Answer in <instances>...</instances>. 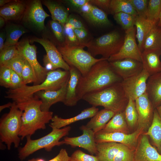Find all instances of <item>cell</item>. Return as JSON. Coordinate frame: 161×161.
I'll return each instance as SVG.
<instances>
[{
	"label": "cell",
	"mask_w": 161,
	"mask_h": 161,
	"mask_svg": "<svg viewBox=\"0 0 161 161\" xmlns=\"http://www.w3.org/2000/svg\"><path fill=\"white\" fill-rule=\"evenodd\" d=\"M123 44L120 51L108 60L111 62L125 58H131L142 62V52L136 41L134 27L126 30Z\"/></svg>",
	"instance_id": "8fae6325"
},
{
	"label": "cell",
	"mask_w": 161,
	"mask_h": 161,
	"mask_svg": "<svg viewBox=\"0 0 161 161\" xmlns=\"http://www.w3.org/2000/svg\"><path fill=\"white\" fill-rule=\"evenodd\" d=\"M114 18L125 31L134 27L136 16L124 13H119L114 15Z\"/></svg>",
	"instance_id": "8d00e7d4"
},
{
	"label": "cell",
	"mask_w": 161,
	"mask_h": 161,
	"mask_svg": "<svg viewBox=\"0 0 161 161\" xmlns=\"http://www.w3.org/2000/svg\"><path fill=\"white\" fill-rule=\"evenodd\" d=\"M123 113L128 126L131 128L134 127L137 124L138 119L134 100L129 98L128 103Z\"/></svg>",
	"instance_id": "e575fe53"
},
{
	"label": "cell",
	"mask_w": 161,
	"mask_h": 161,
	"mask_svg": "<svg viewBox=\"0 0 161 161\" xmlns=\"http://www.w3.org/2000/svg\"><path fill=\"white\" fill-rule=\"evenodd\" d=\"M13 1L10 0H0V6L2 7L5 4Z\"/></svg>",
	"instance_id": "9f6ffc18"
},
{
	"label": "cell",
	"mask_w": 161,
	"mask_h": 161,
	"mask_svg": "<svg viewBox=\"0 0 161 161\" xmlns=\"http://www.w3.org/2000/svg\"><path fill=\"white\" fill-rule=\"evenodd\" d=\"M52 30L57 40L64 44L65 39L64 26L58 21L52 20L50 22Z\"/></svg>",
	"instance_id": "60d3db41"
},
{
	"label": "cell",
	"mask_w": 161,
	"mask_h": 161,
	"mask_svg": "<svg viewBox=\"0 0 161 161\" xmlns=\"http://www.w3.org/2000/svg\"><path fill=\"white\" fill-rule=\"evenodd\" d=\"M25 60L24 57L20 53L18 56L4 66L10 68L21 78V73Z\"/></svg>",
	"instance_id": "f35d334b"
},
{
	"label": "cell",
	"mask_w": 161,
	"mask_h": 161,
	"mask_svg": "<svg viewBox=\"0 0 161 161\" xmlns=\"http://www.w3.org/2000/svg\"><path fill=\"white\" fill-rule=\"evenodd\" d=\"M151 49L161 50V27L155 25L147 36L143 47V51Z\"/></svg>",
	"instance_id": "d6a6232c"
},
{
	"label": "cell",
	"mask_w": 161,
	"mask_h": 161,
	"mask_svg": "<svg viewBox=\"0 0 161 161\" xmlns=\"http://www.w3.org/2000/svg\"><path fill=\"white\" fill-rule=\"evenodd\" d=\"M64 28L65 39L64 44L70 47H81L73 29L66 27H64Z\"/></svg>",
	"instance_id": "7bdbcfd3"
},
{
	"label": "cell",
	"mask_w": 161,
	"mask_h": 161,
	"mask_svg": "<svg viewBox=\"0 0 161 161\" xmlns=\"http://www.w3.org/2000/svg\"><path fill=\"white\" fill-rule=\"evenodd\" d=\"M90 0H68L65 1L73 8L78 10L83 6L88 3Z\"/></svg>",
	"instance_id": "816d5d0a"
},
{
	"label": "cell",
	"mask_w": 161,
	"mask_h": 161,
	"mask_svg": "<svg viewBox=\"0 0 161 161\" xmlns=\"http://www.w3.org/2000/svg\"><path fill=\"white\" fill-rule=\"evenodd\" d=\"M92 5L89 2L83 6L78 10L80 14L83 16L90 12L91 10Z\"/></svg>",
	"instance_id": "f5cc1de1"
},
{
	"label": "cell",
	"mask_w": 161,
	"mask_h": 161,
	"mask_svg": "<svg viewBox=\"0 0 161 161\" xmlns=\"http://www.w3.org/2000/svg\"><path fill=\"white\" fill-rule=\"evenodd\" d=\"M67 83L60 89L55 91L44 90L38 91L34 95L41 102V109L43 111H49L53 105L58 102H63L66 95Z\"/></svg>",
	"instance_id": "ffe728a7"
},
{
	"label": "cell",
	"mask_w": 161,
	"mask_h": 161,
	"mask_svg": "<svg viewBox=\"0 0 161 161\" xmlns=\"http://www.w3.org/2000/svg\"><path fill=\"white\" fill-rule=\"evenodd\" d=\"M20 54L17 45L4 49L0 54V66H4Z\"/></svg>",
	"instance_id": "74e56055"
},
{
	"label": "cell",
	"mask_w": 161,
	"mask_h": 161,
	"mask_svg": "<svg viewBox=\"0 0 161 161\" xmlns=\"http://www.w3.org/2000/svg\"><path fill=\"white\" fill-rule=\"evenodd\" d=\"M110 0H90L89 2L92 5L98 6L110 13Z\"/></svg>",
	"instance_id": "681fc988"
},
{
	"label": "cell",
	"mask_w": 161,
	"mask_h": 161,
	"mask_svg": "<svg viewBox=\"0 0 161 161\" xmlns=\"http://www.w3.org/2000/svg\"><path fill=\"white\" fill-rule=\"evenodd\" d=\"M157 25L159 27H161V15H160L159 20Z\"/></svg>",
	"instance_id": "94428289"
},
{
	"label": "cell",
	"mask_w": 161,
	"mask_h": 161,
	"mask_svg": "<svg viewBox=\"0 0 161 161\" xmlns=\"http://www.w3.org/2000/svg\"><path fill=\"white\" fill-rule=\"evenodd\" d=\"M161 50L151 49L143 50L141 60L143 69L151 75L161 72V61L160 56Z\"/></svg>",
	"instance_id": "7402d4cb"
},
{
	"label": "cell",
	"mask_w": 161,
	"mask_h": 161,
	"mask_svg": "<svg viewBox=\"0 0 161 161\" xmlns=\"http://www.w3.org/2000/svg\"><path fill=\"white\" fill-rule=\"evenodd\" d=\"M127 123L123 112L116 113L106 124L103 128L98 132L103 133L128 132Z\"/></svg>",
	"instance_id": "83f0119b"
},
{
	"label": "cell",
	"mask_w": 161,
	"mask_h": 161,
	"mask_svg": "<svg viewBox=\"0 0 161 161\" xmlns=\"http://www.w3.org/2000/svg\"><path fill=\"white\" fill-rule=\"evenodd\" d=\"M13 105V103L9 102L1 106H0V112H1L4 109L7 108H10Z\"/></svg>",
	"instance_id": "11a10c76"
},
{
	"label": "cell",
	"mask_w": 161,
	"mask_h": 161,
	"mask_svg": "<svg viewBox=\"0 0 161 161\" xmlns=\"http://www.w3.org/2000/svg\"><path fill=\"white\" fill-rule=\"evenodd\" d=\"M109 62L114 71L123 80L140 74L143 69L142 62L131 58Z\"/></svg>",
	"instance_id": "2e32d148"
},
{
	"label": "cell",
	"mask_w": 161,
	"mask_h": 161,
	"mask_svg": "<svg viewBox=\"0 0 161 161\" xmlns=\"http://www.w3.org/2000/svg\"><path fill=\"white\" fill-rule=\"evenodd\" d=\"M70 159L66 150L62 148L55 157L48 161H70ZM43 161H45L44 160Z\"/></svg>",
	"instance_id": "f907efd6"
},
{
	"label": "cell",
	"mask_w": 161,
	"mask_h": 161,
	"mask_svg": "<svg viewBox=\"0 0 161 161\" xmlns=\"http://www.w3.org/2000/svg\"><path fill=\"white\" fill-rule=\"evenodd\" d=\"M124 39L118 31H114L91 40L86 47L94 57L101 55L107 60L117 53L122 46Z\"/></svg>",
	"instance_id": "ba28073f"
},
{
	"label": "cell",
	"mask_w": 161,
	"mask_h": 161,
	"mask_svg": "<svg viewBox=\"0 0 161 161\" xmlns=\"http://www.w3.org/2000/svg\"><path fill=\"white\" fill-rule=\"evenodd\" d=\"M24 16L28 22L40 30L45 28L44 21L50 16L43 9L41 1L38 0L31 2L27 7Z\"/></svg>",
	"instance_id": "d6986e66"
},
{
	"label": "cell",
	"mask_w": 161,
	"mask_h": 161,
	"mask_svg": "<svg viewBox=\"0 0 161 161\" xmlns=\"http://www.w3.org/2000/svg\"><path fill=\"white\" fill-rule=\"evenodd\" d=\"M135 101L138 116V127L144 130L152 123L155 109L146 93Z\"/></svg>",
	"instance_id": "e0dca14e"
},
{
	"label": "cell",
	"mask_w": 161,
	"mask_h": 161,
	"mask_svg": "<svg viewBox=\"0 0 161 161\" xmlns=\"http://www.w3.org/2000/svg\"><path fill=\"white\" fill-rule=\"evenodd\" d=\"M64 61L69 66L77 69L84 76L96 63L106 59L96 58L80 47H70L65 45L57 47Z\"/></svg>",
	"instance_id": "52a82bcc"
},
{
	"label": "cell",
	"mask_w": 161,
	"mask_h": 161,
	"mask_svg": "<svg viewBox=\"0 0 161 161\" xmlns=\"http://www.w3.org/2000/svg\"><path fill=\"white\" fill-rule=\"evenodd\" d=\"M43 3L48 9L53 20L58 21L64 26L69 17L68 11L59 3L51 0H45Z\"/></svg>",
	"instance_id": "f1b7e54d"
},
{
	"label": "cell",
	"mask_w": 161,
	"mask_h": 161,
	"mask_svg": "<svg viewBox=\"0 0 161 161\" xmlns=\"http://www.w3.org/2000/svg\"><path fill=\"white\" fill-rule=\"evenodd\" d=\"M11 69L4 66H0V85L6 88H10Z\"/></svg>",
	"instance_id": "ee69618b"
},
{
	"label": "cell",
	"mask_w": 161,
	"mask_h": 161,
	"mask_svg": "<svg viewBox=\"0 0 161 161\" xmlns=\"http://www.w3.org/2000/svg\"><path fill=\"white\" fill-rule=\"evenodd\" d=\"M70 77L67 85L64 100L63 103L67 106H73L79 101L77 94V89L79 79L81 76L76 68L70 66Z\"/></svg>",
	"instance_id": "44dd1931"
},
{
	"label": "cell",
	"mask_w": 161,
	"mask_h": 161,
	"mask_svg": "<svg viewBox=\"0 0 161 161\" xmlns=\"http://www.w3.org/2000/svg\"><path fill=\"white\" fill-rule=\"evenodd\" d=\"M143 130L139 128L130 134L120 132L103 133L97 132L95 134V140L96 143L113 142L120 143L135 150L139 138Z\"/></svg>",
	"instance_id": "4fadbf2b"
},
{
	"label": "cell",
	"mask_w": 161,
	"mask_h": 161,
	"mask_svg": "<svg viewBox=\"0 0 161 161\" xmlns=\"http://www.w3.org/2000/svg\"><path fill=\"white\" fill-rule=\"evenodd\" d=\"M158 114L161 119V105L156 108Z\"/></svg>",
	"instance_id": "680465c9"
},
{
	"label": "cell",
	"mask_w": 161,
	"mask_h": 161,
	"mask_svg": "<svg viewBox=\"0 0 161 161\" xmlns=\"http://www.w3.org/2000/svg\"><path fill=\"white\" fill-rule=\"evenodd\" d=\"M144 134L150 137L158 152L161 154V119L156 109L154 111L151 124L148 131Z\"/></svg>",
	"instance_id": "f546056e"
},
{
	"label": "cell",
	"mask_w": 161,
	"mask_h": 161,
	"mask_svg": "<svg viewBox=\"0 0 161 161\" xmlns=\"http://www.w3.org/2000/svg\"><path fill=\"white\" fill-rule=\"evenodd\" d=\"M64 27L75 29H86L82 23L73 16H69L67 21Z\"/></svg>",
	"instance_id": "7dc6e473"
},
{
	"label": "cell",
	"mask_w": 161,
	"mask_h": 161,
	"mask_svg": "<svg viewBox=\"0 0 161 161\" xmlns=\"http://www.w3.org/2000/svg\"><path fill=\"white\" fill-rule=\"evenodd\" d=\"M5 19L2 17H0V27L2 28L4 25L5 23Z\"/></svg>",
	"instance_id": "6f0895ef"
},
{
	"label": "cell",
	"mask_w": 161,
	"mask_h": 161,
	"mask_svg": "<svg viewBox=\"0 0 161 161\" xmlns=\"http://www.w3.org/2000/svg\"><path fill=\"white\" fill-rule=\"evenodd\" d=\"M150 76L143 69L140 74L123 80L120 84L127 97L135 101L145 93L147 82Z\"/></svg>",
	"instance_id": "5bb4252c"
},
{
	"label": "cell",
	"mask_w": 161,
	"mask_h": 161,
	"mask_svg": "<svg viewBox=\"0 0 161 161\" xmlns=\"http://www.w3.org/2000/svg\"><path fill=\"white\" fill-rule=\"evenodd\" d=\"M71 129V127L69 126L60 129L52 128V131L50 133L35 140L32 139L30 136H27L26 144L18 150V158L22 161L41 149L44 148L47 151H50L55 146L64 144L63 140H59L61 138L67 135Z\"/></svg>",
	"instance_id": "5b68a950"
},
{
	"label": "cell",
	"mask_w": 161,
	"mask_h": 161,
	"mask_svg": "<svg viewBox=\"0 0 161 161\" xmlns=\"http://www.w3.org/2000/svg\"><path fill=\"white\" fill-rule=\"evenodd\" d=\"M161 11V0L148 1L146 18L157 24Z\"/></svg>",
	"instance_id": "d590c367"
},
{
	"label": "cell",
	"mask_w": 161,
	"mask_h": 161,
	"mask_svg": "<svg viewBox=\"0 0 161 161\" xmlns=\"http://www.w3.org/2000/svg\"><path fill=\"white\" fill-rule=\"evenodd\" d=\"M155 25L146 18L138 16H136L134 25L136 28V37L137 39L138 47L142 52L147 36Z\"/></svg>",
	"instance_id": "4316f807"
},
{
	"label": "cell",
	"mask_w": 161,
	"mask_h": 161,
	"mask_svg": "<svg viewBox=\"0 0 161 161\" xmlns=\"http://www.w3.org/2000/svg\"><path fill=\"white\" fill-rule=\"evenodd\" d=\"M69 77V71L60 69L50 71L42 83L32 86L25 85L15 89H9L6 92L5 97L11 99L16 103H21L33 97L38 91L59 90L68 82Z\"/></svg>",
	"instance_id": "3957f363"
},
{
	"label": "cell",
	"mask_w": 161,
	"mask_h": 161,
	"mask_svg": "<svg viewBox=\"0 0 161 161\" xmlns=\"http://www.w3.org/2000/svg\"><path fill=\"white\" fill-rule=\"evenodd\" d=\"M116 113L104 109L98 111L85 125L95 134L102 130Z\"/></svg>",
	"instance_id": "484cf974"
},
{
	"label": "cell",
	"mask_w": 161,
	"mask_h": 161,
	"mask_svg": "<svg viewBox=\"0 0 161 161\" xmlns=\"http://www.w3.org/2000/svg\"><path fill=\"white\" fill-rule=\"evenodd\" d=\"M90 24L95 26H109L112 24L106 13L95 5L87 14L83 16Z\"/></svg>",
	"instance_id": "4dcf8cb0"
},
{
	"label": "cell",
	"mask_w": 161,
	"mask_h": 161,
	"mask_svg": "<svg viewBox=\"0 0 161 161\" xmlns=\"http://www.w3.org/2000/svg\"><path fill=\"white\" fill-rule=\"evenodd\" d=\"M70 161H99L97 157L85 153L78 149L71 155Z\"/></svg>",
	"instance_id": "f6af8a7d"
},
{
	"label": "cell",
	"mask_w": 161,
	"mask_h": 161,
	"mask_svg": "<svg viewBox=\"0 0 161 161\" xmlns=\"http://www.w3.org/2000/svg\"><path fill=\"white\" fill-rule=\"evenodd\" d=\"M43 159L41 158H33L28 160L27 161H42Z\"/></svg>",
	"instance_id": "91938a15"
},
{
	"label": "cell",
	"mask_w": 161,
	"mask_h": 161,
	"mask_svg": "<svg viewBox=\"0 0 161 161\" xmlns=\"http://www.w3.org/2000/svg\"><path fill=\"white\" fill-rule=\"evenodd\" d=\"M6 38L3 49L17 45L20 38L26 32L22 26L14 24L7 26L6 27Z\"/></svg>",
	"instance_id": "1f68e13d"
},
{
	"label": "cell",
	"mask_w": 161,
	"mask_h": 161,
	"mask_svg": "<svg viewBox=\"0 0 161 161\" xmlns=\"http://www.w3.org/2000/svg\"><path fill=\"white\" fill-rule=\"evenodd\" d=\"M99 161H134V150L118 143H97Z\"/></svg>",
	"instance_id": "9c48e42d"
},
{
	"label": "cell",
	"mask_w": 161,
	"mask_h": 161,
	"mask_svg": "<svg viewBox=\"0 0 161 161\" xmlns=\"http://www.w3.org/2000/svg\"><path fill=\"white\" fill-rule=\"evenodd\" d=\"M6 38V35L4 32H1L0 34V52H1L3 49L5 42V40Z\"/></svg>",
	"instance_id": "db71d44e"
},
{
	"label": "cell",
	"mask_w": 161,
	"mask_h": 161,
	"mask_svg": "<svg viewBox=\"0 0 161 161\" xmlns=\"http://www.w3.org/2000/svg\"><path fill=\"white\" fill-rule=\"evenodd\" d=\"M21 78L24 85H27L32 83L34 85L36 82V78L32 67L26 59L21 73Z\"/></svg>",
	"instance_id": "ab89813d"
},
{
	"label": "cell",
	"mask_w": 161,
	"mask_h": 161,
	"mask_svg": "<svg viewBox=\"0 0 161 161\" xmlns=\"http://www.w3.org/2000/svg\"><path fill=\"white\" fill-rule=\"evenodd\" d=\"M22 111L14 102L9 112L4 115L0 121V138L1 142L6 144L10 150L12 143L14 147L19 146L21 138L19 136L22 126Z\"/></svg>",
	"instance_id": "8992f818"
},
{
	"label": "cell",
	"mask_w": 161,
	"mask_h": 161,
	"mask_svg": "<svg viewBox=\"0 0 161 161\" xmlns=\"http://www.w3.org/2000/svg\"><path fill=\"white\" fill-rule=\"evenodd\" d=\"M27 7L23 1L13 0L1 7L0 16L5 20L17 19L25 13Z\"/></svg>",
	"instance_id": "d4e9b609"
},
{
	"label": "cell",
	"mask_w": 161,
	"mask_h": 161,
	"mask_svg": "<svg viewBox=\"0 0 161 161\" xmlns=\"http://www.w3.org/2000/svg\"><path fill=\"white\" fill-rule=\"evenodd\" d=\"M123 79L113 69L107 60L95 64L84 76H81L78 83L77 94L79 100L85 95L101 90Z\"/></svg>",
	"instance_id": "6da1fadb"
},
{
	"label": "cell",
	"mask_w": 161,
	"mask_h": 161,
	"mask_svg": "<svg viewBox=\"0 0 161 161\" xmlns=\"http://www.w3.org/2000/svg\"><path fill=\"white\" fill-rule=\"evenodd\" d=\"M146 93L154 109L161 105V72L149 76Z\"/></svg>",
	"instance_id": "cb8c5ba5"
},
{
	"label": "cell",
	"mask_w": 161,
	"mask_h": 161,
	"mask_svg": "<svg viewBox=\"0 0 161 161\" xmlns=\"http://www.w3.org/2000/svg\"><path fill=\"white\" fill-rule=\"evenodd\" d=\"M138 16L146 18L148 1L147 0H129Z\"/></svg>",
	"instance_id": "b9f144b4"
},
{
	"label": "cell",
	"mask_w": 161,
	"mask_h": 161,
	"mask_svg": "<svg viewBox=\"0 0 161 161\" xmlns=\"http://www.w3.org/2000/svg\"><path fill=\"white\" fill-rule=\"evenodd\" d=\"M16 104L23 112L22 126L19 134L21 140L25 137L31 136L38 130L45 129L46 124L53 117L52 112L41 110V102L34 95L27 100Z\"/></svg>",
	"instance_id": "7a4b0ae2"
},
{
	"label": "cell",
	"mask_w": 161,
	"mask_h": 161,
	"mask_svg": "<svg viewBox=\"0 0 161 161\" xmlns=\"http://www.w3.org/2000/svg\"><path fill=\"white\" fill-rule=\"evenodd\" d=\"M17 45L20 53L28 62L33 70L36 80L35 84L33 85L43 82L46 79L49 71L38 62L36 46L30 44L27 40L18 42Z\"/></svg>",
	"instance_id": "30bf717a"
},
{
	"label": "cell",
	"mask_w": 161,
	"mask_h": 161,
	"mask_svg": "<svg viewBox=\"0 0 161 161\" xmlns=\"http://www.w3.org/2000/svg\"><path fill=\"white\" fill-rule=\"evenodd\" d=\"M82 134L73 137H66L63 140L64 144L69 145L72 148L78 147L87 151L92 155L97 153V143L95 140L94 132L85 125L80 127Z\"/></svg>",
	"instance_id": "9a60e30c"
},
{
	"label": "cell",
	"mask_w": 161,
	"mask_h": 161,
	"mask_svg": "<svg viewBox=\"0 0 161 161\" xmlns=\"http://www.w3.org/2000/svg\"><path fill=\"white\" fill-rule=\"evenodd\" d=\"M120 83L101 90L86 94L83 96L82 99L93 106H102L116 113L123 112L128 103L129 99L126 95Z\"/></svg>",
	"instance_id": "277c9868"
},
{
	"label": "cell",
	"mask_w": 161,
	"mask_h": 161,
	"mask_svg": "<svg viewBox=\"0 0 161 161\" xmlns=\"http://www.w3.org/2000/svg\"><path fill=\"white\" fill-rule=\"evenodd\" d=\"M98 111V108L92 106L84 109L80 114L70 118L64 119L55 115L53 117L52 122L49 125L52 129H61L76 122L92 118Z\"/></svg>",
	"instance_id": "603a6c76"
},
{
	"label": "cell",
	"mask_w": 161,
	"mask_h": 161,
	"mask_svg": "<svg viewBox=\"0 0 161 161\" xmlns=\"http://www.w3.org/2000/svg\"><path fill=\"white\" fill-rule=\"evenodd\" d=\"M141 136L134 150V161H161V154L150 144L147 135Z\"/></svg>",
	"instance_id": "ac0fdd59"
},
{
	"label": "cell",
	"mask_w": 161,
	"mask_h": 161,
	"mask_svg": "<svg viewBox=\"0 0 161 161\" xmlns=\"http://www.w3.org/2000/svg\"><path fill=\"white\" fill-rule=\"evenodd\" d=\"M73 30L80 47L83 48L86 47L91 40L88 39V34L86 29H75Z\"/></svg>",
	"instance_id": "bcb514c9"
},
{
	"label": "cell",
	"mask_w": 161,
	"mask_h": 161,
	"mask_svg": "<svg viewBox=\"0 0 161 161\" xmlns=\"http://www.w3.org/2000/svg\"><path fill=\"white\" fill-rule=\"evenodd\" d=\"M42 45L45 49L46 55L44 57V61L46 68L49 71H52L58 68L69 71V66L64 60L58 49L52 42L44 39L35 38L31 40Z\"/></svg>",
	"instance_id": "7c38bea8"
},
{
	"label": "cell",
	"mask_w": 161,
	"mask_h": 161,
	"mask_svg": "<svg viewBox=\"0 0 161 161\" xmlns=\"http://www.w3.org/2000/svg\"><path fill=\"white\" fill-rule=\"evenodd\" d=\"M110 13L114 15L122 12L127 13L135 16H138L129 0H112L111 1Z\"/></svg>",
	"instance_id": "836d02e7"
},
{
	"label": "cell",
	"mask_w": 161,
	"mask_h": 161,
	"mask_svg": "<svg viewBox=\"0 0 161 161\" xmlns=\"http://www.w3.org/2000/svg\"><path fill=\"white\" fill-rule=\"evenodd\" d=\"M11 83L10 89H16L25 85L22 78L14 71L11 69Z\"/></svg>",
	"instance_id": "c3c4849f"
}]
</instances>
